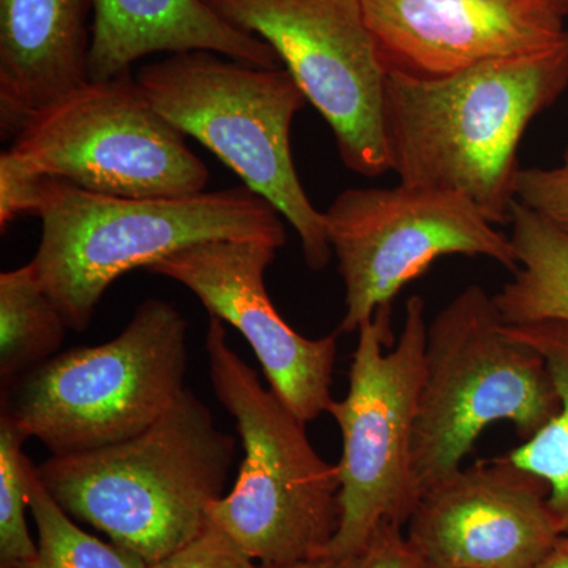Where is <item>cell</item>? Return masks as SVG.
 <instances>
[{"instance_id": "obj_17", "label": "cell", "mask_w": 568, "mask_h": 568, "mask_svg": "<svg viewBox=\"0 0 568 568\" xmlns=\"http://www.w3.org/2000/svg\"><path fill=\"white\" fill-rule=\"evenodd\" d=\"M508 224L518 268L493 295L504 323H568V235L518 201Z\"/></svg>"}, {"instance_id": "obj_8", "label": "cell", "mask_w": 568, "mask_h": 568, "mask_svg": "<svg viewBox=\"0 0 568 568\" xmlns=\"http://www.w3.org/2000/svg\"><path fill=\"white\" fill-rule=\"evenodd\" d=\"M392 306L357 332L343 399L327 413L342 432L339 523L327 556H361L383 525L409 521L420 488L414 470L418 399L424 383L426 305L407 298L402 334L390 351Z\"/></svg>"}, {"instance_id": "obj_15", "label": "cell", "mask_w": 568, "mask_h": 568, "mask_svg": "<svg viewBox=\"0 0 568 568\" xmlns=\"http://www.w3.org/2000/svg\"><path fill=\"white\" fill-rule=\"evenodd\" d=\"M93 0H0V132L91 81Z\"/></svg>"}, {"instance_id": "obj_9", "label": "cell", "mask_w": 568, "mask_h": 568, "mask_svg": "<svg viewBox=\"0 0 568 568\" xmlns=\"http://www.w3.org/2000/svg\"><path fill=\"white\" fill-rule=\"evenodd\" d=\"M11 151L52 179L118 197L205 192L211 171L132 71L89 81L32 115Z\"/></svg>"}, {"instance_id": "obj_13", "label": "cell", "mask_w": 568, "mask_h": 568, "mask_svg": "<svg viewBox=\"0 0 568 568\" xmlns=\"http://www.w3.org/2000/svg\"><path fill=\"white\" fill-rule=\"evenodd\" d=\"M544 480L504 457L425 489L406 538L428 568H534L562 536Z\"/></svg>"}, {"instance_id": "obj_23", "label": "cell", "mask_w": 568, "mask_h": 568, "mask_svg": "<svg viewBox=\"0 0 568 568\" xmlns=\"http://www.w3.org/2000/svg\"><path fill=\"white\" fill-rule=\"evenodd\" d=\"M517 201L568 235V149L556 166L519 171Z\"/></svg>"}, {"instance_id": "obj_18", "label": "cell", "mask_w": 568, "mask_h": 568, "mask_svg": "<svg viewBox=\"0 0 568 568\" xmlns=\"http://www.w3.org/2000/svg\"><path fill=\"white\" fill-rule=\"evenodd\" d=\"M511 335L534 347L545 364L559 396V410L536 435L503 455L508 463L544 480L548 503L562 534L568 532V323L510 325Z\"/></svg>"}, {"instance_id": "obj_6", "label": "cell", "mask_w": 568, "mask_h": 568, "mask_svg": "<svg viewBox=\"0 0 568 568\" xmlns=\"http://www.w3.org/2000/svg\"><path fill=\"white\" fill-rule=\"evenodd\" d=\"M136 80L156 111L274 205L312 271L327 267L334 253L324 212L305 193L291 153V126L308 102L290 71L189 51L142 67Z\"/></svg>"}, {"instance_id": "obj_25", "label": "cell", "mask_w": 568, "mask_h": 568, "mask_svg": "<svg viewBox=\"0 0 568 568\" xmlns=\"http://www.w3.org/2000/svg\"><path fill=\"white\" fill-rule=\"evenodd\" d=\"M358 568H428L413 545L407 541L402 526L383 525L376 530L361 555Z\"/></svg>"}, {"instance_id": "obj_24", "label": "cell", "mask_w": 568, "mask_h": 568, "mask_svg": "<svg viewBox=\"0 0 568 568\" xmlns=\"http://www.w3.org/2000/svg\"><path fill=\"white\" fill-rule=\"evenodd\" d=\"M149 568H260L219 526L209 521L203 532Z\"/></svg>"}, {"instance_id": "obj_2", "label": "cell", "mask_w": 568, "mask_h": 568, "mask_svg": "<svg viewBox=\"0 0 568 568\" xmlns=\"http://www.w3.org/2000/svg\"><path fill=\"white\" fill-rule=\"evenodd\" d=\"M235 454L234 437L186 388L141 435L82 454L52 455L36 469L71 518L152 566L203 532L209 507L224 496Z\"/></svg>"}, {"instance_id": "obj_16", "label": "cell", "mask_w": 568, "mask_h": 568, "mask_svg": "<svg viewBox=\"0 0 568 568\" xmlns=\"http://www.w3.org/2000/svg\"><path fill=\"white\" fill-rule=\"evenodd\" d=\"M211 51L265 69L276 52L252 33L224 21L204 0H93L91 80L132 71L156 52Z\"/></svg>"}, {"instance_id": "obj_12", "label": "cell", "mask_w": 568, "mask_h": 568, "mask_svg": "<svg viewBox=\"0 0 568 568\" xmlns=\"http://www.w3.org/2000/svg\"><path fill=\"white\" fill-rule=\"evenodd\" d=\"M275 245L213 241L183 248L148 268L192 291L209 315L237 328L260 361L271 390L304 420H315L334 403L338 332L306 338L276 312L265 290Z\"/></svg>"}, {"instance_id": "obj_27", "label": "cell", "mask_w": 568, "mask_h": 568, "mask_svg": "<svg viewBox=\"0 0 568 568\" xmlns=\"http://www.w3.org/2000/svg\"><path fill=\"white\" fill-rule=\"evenodd\" d=\"M534 568H568V532L560 536L555 547Z\"/></svg>"}, {"instance_id": "obj_26", "label": "cell", "mask_w": 568, "mask_h": 568, "mask_svg": "<svg viewBox=\"0 0 568 568\" xmlns=\"http://www.w3.org/2000/svg\"><path fill=\"white\" fill-rule=\"evenodd\" d=\"M361 556L355 558H334V556H323V558L302 560V562L286 564V566H260V568H358Z\"/></svg>"}, {"instance_id": "obj_11", "label": "cell", "mask_w": 568, "mask_h": 568, "mask_svg": "<svg viewBox=\"0 0 568 568\" xmlns=\"http://www.w3.org/2000/svg\"><path fill=\"white\" fill-rule=\"evenodd\" d=\"M224 21L264 40L334 133L347 170L387 171V69L362 0H204Z\"/></svg>"}, {"instance_id": "obj_22", "label": "cell", "mask_w": 568, "mask_h": 568, "mask_svg": "<svg viewBox=\"0 0 568 568\" xmlns=\"http://www.w3.org/2000/svg\"><path fill=\"white\" fill-rule=\"evenodd\" d=\"M48 175L17 152L0 155V230L22 215H40L47 197Z\"/></svg>"}, {"instance_id": "obj_5", "label": "cell", "mask_w": 568, "mask_h": 568, "mask_svg": "<svg viewBox=\"0 0 568 568\" xmlns=\"http://www.w3.org/2000/svg\"><path fill=\"white\" fill-rule=\"evenodd\" d=\"M189 323L148 298L122 334L54 355L2 387V414L54 457L97 450L151 428L181 398Z\"/></svg>"}, {"instance_id": "obj_4", "label": "cell", "mask_w": 568, "mask_h": 568, "mask_svg": "<svg viewBox=\"0 0 568 568\" xmlns=\"http://www.w3.org/2000/svg\"><path fill=\"white\" fill-rule=\"evenodd\" d=\"M216 398L233 416L244 459L209 519L260 566L327 556L339 523L338 467L320 457L301 420L227 343L219 317L205 335Z\"/></svg>"}, {"instance_id": "obj_3", "label": "cell", "mask_w": 568, "mask_h": 568, "mask_svg": "<svg viewBox=\"0 0 568 568\" xmlns=\"http://www.w3.org/2000/svg\"><path fill=\"white\" fill-rule=\"evenodd\" d=\"M32 257L69 328L84 332L112 283L204 242L286 244L283 216L248 186L175 197H118L50 179Z\"/></svg>"}, {"instance_id": "obj_28", "label": "cell", "mask_w": 568, "mask_h": 568, "mask_svg": "<svg viewBox=\"0 0 568 568\" xmlns=\"http://www.w3.org/2000/svg\"><path fill=\"white\" fill-rule=\"evenodd\" d=\"M541 2L547 3L552 10L558 11L562 18L568 14V0H541Z\"/></svg>"}, {"instance_id": "obj_21", "label": "cell", "mask_w": 568, "mask_h": 568, "mask_svg": "<svg viewBox=\"0 0 568 568\" xmlns=\"http://www.w3.org/2000/svg\"><path fill=\"white\" fill-rule=\"evenodd\" d=\"M26 437L7 416H0V566L21 562L37 555L29 530L28 457Z\"/></svg>"}, {"instance_id": "obj_14", "label": "cell", "mask_w": 568, "mask_h": 568, "mask_svg": "<svg viewBox=\"0 0 568 568\" xmlns=\"http://www.w3.org/2000/svg\"><path fill=\"white\" fill-rule=\"evenodd\" d=\"M387 73L439 78L555 47L564 18L541 0H362Z\"/></svg>"}, {"instance_id": "obj_1", "label": "cell", "mask_w": 568, "mask_h": 568, "mask_svg": "<svg viewBox=\"0 0 568 568\" xmlns=\"http://www.w3.org/2000/svg\"><path fill=\"white\" fill-rule=\"evenodd\" d=\"M568 88V36L555 47L439 78L387 73L384 133L399 182L462 194L499 226L517 201L518 148Z\"/></svg>"}, {"instance_id": "obj_7", "label": "cell", "mask_w": 568, "mask_h": 568, "mask_svg": "<svg viewBox=\"0 0 568 568\" xmlns=\"http://www.w3.org/2000/svg\"><path fill=\"white\" fill-rule=\"evenodd\" d=\"M544 357L511 335L495 297L470 284L428 323L414 470L420 496L463 467L481 433L508 422L523 439L558 414Z\"/></svg>"}, {"instance_id": "obj_20", "label": "cell", "mask_w": 568, "mask_h": 568, "mask_svg": "<svg viewBox=\"0 0 568 568\" xmlns=\"http://www.w3.org/2000/svg\"><path fill=\"white\" fill-rule=\"evenodd\" d=\"M29 508L37 526V555L0 568H149L140 556L82 530L43 487L28 459Z\"/></svg>"}, {"instance_id": "obj_10", "label": "cell", "mask_w": 568, "mask_h": 568, "mask_svg": "<svg viewBox=\"0 0 568 568\" xmlns=\"http://www.w3.org/2000/svg\"><path fill=\"white\" fill-rule=\"evenodd\" d=\"M324 223L345 284L339 335L361 331L439 257L481 256L511 274L518 268L510 237L458 193L403 182L347 189Z\"/></svg>"}, {"instance_id": "obj_19", "label": "cell", "mask_w": 568, "mask_h": 568, "mask_svg": "<svg viewBox=\"0 0 568 568\" xmlns=\"http://www.w3.org/2000/svg\"><path fill=\"white\" fill-rule=\"evenodd\" d=\"M69 328L31 263L0 274L2 387L58 355Z\"/></svg>"}]
</instances>
